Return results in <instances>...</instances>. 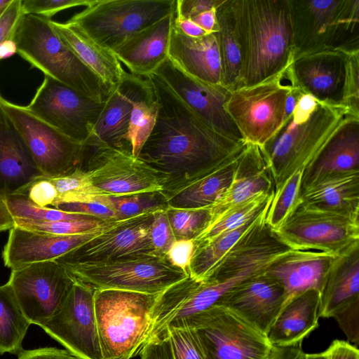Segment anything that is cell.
<instances>
[{"mask_svg": "<svg viewBox=\"0 0 359 359\" xmlns=\"http://www.w3.org/2000/svg\"><path fill=\"white\" fill-rule=\"evenodd\" d=\"M14 226L15 220L6 205L5 196L0 194V232Z\"/></svg>", "mask_w": 359, "mask_h": 359, "instance_id": "obj_58", "label": "cell"}, {"mask_svg": "<svg viewBox=\"0 0 359 359\" xmlns=\"http://www.w3.org/2000/svg\"><path fill=\"white\" fill-rule=\"evenodd\" d=\"M0 103L43 176L57 177L82 168L88 146L36 118L24 107L0 96Z\"/></svg>", "mask_w": 359, "mask_h": 359, "instance_id": "obj_12", "label": "cell"}, {"mask_svg": "<svg viewBox=\"0 0 359 359\" xmlns=\"http://www.w3.org/2000/svg\"><path fill=\"white\" fill-rule=\"evenodd\" d=\"M273 197V194H259L231 207L194 239L195 248L210 241L224 231L243 225L259 213Z\"/></svg>", "mask_w": 359, "mask_h": 359, "instance_id": "obj_38", "label": "cell"}, {"mask_svg": "<svg viewBox=\"0 0 359 359\" xmlns=\"http://www.w3.org/2000/svg\"><path fill=\"white\" fill-rule=\"evenodd\" d=\"M344 106L359 116V50L347 53V72Z\"/></svg>", "mask_w": 359, "mask_h": 359, "instance_id": "obj_46", "label": "cell"}, {"mask_svg": "<svg viewBox=\"0 0 359 359\" xmlns=\"http://www.w3.org/2000/svg\"><path fill=\"white\" fill-rule=\"evenodd\" d=\"M172 23L183 34L191 37H199L208 34L192 20L177 16L175 14V11L173 13Z\"/></svg>", "mask_w": 359, "mask_h": 359, "instance_id": "obj_56", "label": "cell"}, {"mask_svg": "<svg viewBox=\"0 0 359 359\" xmlns=\"http://www.w3.org/2000/svg\"><path fill=\"white\" fill-rule=\"evenodd\" d=\"M337 257L319 251L294 250L265 272L281 285L287 302L308 290L320 292Z\"/></svg>", "mask_w": 359, "mask_h": 359, "instance_id": "obj_24", "label": "cell"}, {"mask_svg": "<svg viewBox=\"0 0 359 359\" xmlns=\"http://www.w3.org/2000/svg\"><path fill=\"white\" fill-rule=\"evenodd\" d=\"M304 173L303 170L294 172L275 191L266 217L271 231L277 229L298 204Z\"/></svg>", "mask_w": 359, "mask_h": 359, "instance_id": "obj_40", "label": "cell"}, {"mask_svg": "<svg viewBox=\"0 0 359 359\" xmlns=\"http://www.w3.org/2000/svg\"><path fill=\"white\" fill-rule=\"evenodd\" d=\"M7 283L30 324L41 327L60 310L74 283L56 260L11 269Z\"/></svg>", "mask_w": 359, "mask_h": 359, "instance_id": "obj_15", "label": "cell"}, {"mask_svg": "<svg viewBox=\"0 0 359 359\" xmlns=\"http://www.w3.org/2000/svg\"><path fill=\"white\" fill-rule=\"evenodd\" d=\"M161 293L95 290L103 359H132L141 354L149 343L154 308Z\"/></svg>", "mask_w": 359, "mask_h": 359, "instance_id": "obj_6", "label": "cell"}, {"mask_svg": "<svg viewBox=\"0 0 359 359\" xmlns=\"http://www.w3.org/2000/svg\"><path fill=\"white\" fill-rule=\"evenodd\" d=\"M304 359H327V358L324 351L318 353H306Z\"/></svg>", "mask_w": 359, "mask_h": 359, "instance_id": "obj_60", "label": "cell"}, {"mask_svg": "<svg viewBox=\"0 0 359 359\" xmlns=\"http://www.w3.org/2000/svg\"><path fill=\"white\" fill-rule=\"evenodd\" d=\"M172 17L173 13L135 33L112 50L130 74L147 77L168 57Z\"/></svg>", "mask_w": 359, "mask_h": 359, "instance_id": "obj_27", "label": "cell"}, {"mask_svg": "<svg viewBox=\"0 0 359 359\" xmlns=\"http://www.w3.org/2000/svg\"><path fill=\"white\" fill-rule=\"evenodd\" d=\"M12 0H0V17L11 4Z\"/></svg>", "mask_w": 359, "mask_h": 359, "instance_id": "obj_61", "label": "cell"}, {"mask_svg": "<svg viewBox=\"0 0 359 359\" xmlns=\"http://www.w3.org/2000/svg\"><path fill=\"white\" fill-rule=\"evenodd\" d=\"M113 222L74 235H54L14 226L10 229L2 250L4 265L14 269L34 263L56 260L96 237Z\"/></svg>", "mask_w": 359, "mask_h": 359, "instance_id": "obj_20", "label": "cell"}, {"mask_svg": "<svg viewBox=\"0 0 359 359\" xmlns=\"http://www.w3.org/2000/svg\"><path fill=\"white\" fill-rule=\"evenodd\" d=\"M9 284L0 285V355H18L30 325Z\"/></svg>", "mask_w": 359, "mask_h": 359, "instance_id": "obj_36", "label": "cell"}, {"mask_svg": "<svg viewBox=\"0 0 359 359\" xmlns=\"http://www.w3.org/2000/svg\"><path fill=\"white\" fill-rule=\"evenodd\" d=\"M155 91V125L137 158L168 181L212 168L241 151L243 140L207 125L156 74L147 76Z\"/></svg>", "mask_w": 359, "mask_h": 359, "instance_id": "obj_1", "label": "cell"}, {"mask_svg": "<svg viewBox=\"0 0 359 359\" xmlns=\"http://www.w3.org/2000/svg\"><path fill=\"white\" fill-rule=\"evenodd\" d=\"M259 213L243 225L224 231L195 248L189 275L198 280L207 279L213 268L253 225Z\"/></svg>", "mask_w": 359, "mask_h": 359, "instance_id": "obj_37", "label": "cell"}, {"mask_svg": "<svg viewBox=\"0 0 359 359\" xmlns=\"http://www.w3.org/2000/svg\"><path fill=\"white\" fill-rule=\"evenodd\" d=\"M156 211L114 221L96 237L56 260L104 262L157 257L150 238V227Z\"/></svg>", "mask_w": 359, "mask_h": 359, "instance_id": "obj_17", "label": "cell"}, {"mask_svg": "<svg viewBox=\"0 0 359 359\" xmlns=\"http://www.w3.org/2000/svg\"><path fill=\"white\" fill-rule=\"evenodd\" d=\"M347 53L330 50L293 58L292 69L297 87L320 102L344 107Z\"/></svg>", "mask_w": 359, "mask_h": 359, "instance_id": "obj_19", "label": "cell"}, {"mask_svg": "<svg viewBox=\"0 0 359 359\" xmlns=\"http://www.w3.org/2000/svg\"><path fill=\"white\" fill-rule=\"evenodd\" d=\"M243 50L237 88L278 74L293 60L287 0H236Z\"/></svg>", "mask_w": 359, "mask_h": 359, "instance_id": "obj_2", "label": "cell"}, {"mask_svg": "<svg viewBox=\"0 0 359 359\" xmlns=\"http://www.w3.org/2000/svg\"><path fill=\"white\" fill-rule=\"evenodd\" d=\"M274 191L275 183L264 149L257 145L246 143L229 187L222 197L209 208L211 215L210 224L231 207L257 194H274Z\"/></svg>", "mask_w": 359, "mask_h": 359, "instance_id": "obj_23", "label": "cell"}, {"mask_svg": "<svg viewBox=\"0 0 359 359\" xmlns=\"http://www.w3.org/2000/svg\"><path fill=\"white\" fill-rule=\"evenodd\" d=\"M57 262L74 283L94 290H119L156 294L189 276L171 264L166 257H161L104 262Z\"/></svg>", "mask_w": 359, "mask_h": 359, "instance_id": "obj_8", "label": "cell"}, {"mask_svg": "<svg viewBox=\"0 0 359 359\" xmlns=\"http://www.w3.org/2000/svg\"><path fill=\"white\" fill-rule=\"evenodd\" d=\"M194 250L195 244L193 239L177 240L169 249L166 258L171 264L189 275Z\"/></svg>", "mask_w": 359, "mask_h": 359, "instance_id": "obj_49", "label": "cell"}, {"mask_svg": "<svg viewBox=\"0 0 359 359\" xmlns=\"http://www.w3.org/2000/svg\"><path fill=\"white\" fill-rule=\"evenodd\" d=\"M41 176L43 175L0 103V194L6 196L21 193Z\"/></svg>", "mask_w": 359, "mask_h": 359, "instance_id": "obj_28", "label": "cell"}, {"mask_svg": "<svg viewBox=\"0 0 359 359\" xmlns=\"http://www.w3.org/2000/svg\"><path fill=\"white\" fill-rule=\"evenodd\" d=\"M173 359H205L199 341L190 327L177 328L168 331Z\"/></svg>", "mask_w": 359, "mask_h": 359, "instance_id": "obj_43", "label": "cell"}, {"mask_svg": "<svg viewBox=\"0 0 359 359\" xmlns=\"http://www.w3.org/2000/svg\"><path fill=\"white\" fill-rule=\"evenodd\" d=\"M223 0H176L175 14L191 19L206 11L216 8Z\"/></svg>", "mask_w": 359, "mask_h": 359, "instance_id": "obj_51", "label": "cell"}, {"mask_svg": "<svg viewBox=\"0 0 359 359\" xmlns=\"http://www.w3.org/2000/svg\"><path fill=\"white\" fill-rule=\"evenodd\" d=\"M168 217L175 240L196 238L209 225L211 215L209 208H167Z\"/></svg>", "mask_w": 359, "mask_h": 359, "instance_id": "obj_41", "label": "cell"}, {"mask_svg": "<svg viewBox=\"0 0 359 359\" xmlns=\"http://www.w3.org/2000/svg\"><path fill=\"white\" fill-rule=\"evenodd\" d=\"M158 108L155 91L149 79L138 76L127 135L134 157H137L155 125Z\"/></svg>", "mask_w": 359, "mask_h": 359, "instance_id": "obj_35", "label": "cell"}, {"mask_svg": "<svg viewBox=\"0 0 359 359\" xmlns=\"http://www.w3.org/2000/svg\"><path fill=\"white\" fill-rule=\"evenodd\" d=\"M320 292L308 290L282 307L266 336L272 345L302 344L319 324Z\"/></svg>", "mask_w": 359, "mask_h": 359, "instance_id": "obj_31", "label": "cell"}, {"mask_svg": "<svg viewBox=\"0 0 359 359\" xmlns=\"http://www.w3.org/2000/svg\"><path fill=\"white\" fill-rule=\"evenodd\" d=\"M176 0H97L68 21L113 50L135 33L173 13Z\"/></svg>", "mask_w": 359, "mask_h": 359, "instance_id": "obj_9", "label": "cell"}, {"mask_svg": "<svg viewBox=\"0 0 359 359\" xmlns=\"http://www.w3.org/2000/svg\"><path fill=\"white\" fill-rule=\"evenodd\" d=\"M325 353L327 359H359L357 346L344 340H334Z\"/></svg>", "mask_w": 359, "mask_h": 359, "instance_id": "obj_54", "label": "cell"}, {"mask_svg": "<svg viewBox=\"0 0 359 359\" xmlns=\"http://www.w3.org/2000/svg\"><path fill=\"white\" fill-rule=\"evenodd\" d=\"M50 23L61 41L105 83L114 87L122 81L126 72L111 50L69 21L61 23L50 20Z\"/></svg>", "mask_w": 359, "mask_h": 359, "instance_id": "obj_32", "label": "cell"}, {"mask_svg": "<svg viewBox=\"0 0 359 359\" xmlns=\"http://www.w3.org/2000/svg\"><path fill=\"white\" fill-rule=\"evenodd\" d=\"M55 208L68 212L85 215L103 221L117 220L115 212L107 205L98 201L62 203Z\"/></svg>", "mask_w": 359, "mask_h": 359, "instance_id": "obj_48", "label": "cell"}, {"mask_svg": "<svg viewBox=\"0 0 359 359\" xmlns=\"http://www.w3.org/2000/svg\"><path fill=\"white\" fill-rule=\"evenodd\" d=\"M96 201L111 208L115 212L117 220L168 208L162 191L118 196H100Z\"/></svg>", "mask_w": 359, "mask_h": 359, "instance_id": "obj_39", "label": "cell"}, {"mask_svg": "<svg viewBox=\"0 0 359 359\" xmlns=\"http://www.w3.org/2000/svg\"><path fill=\"white\" fill-rule=\"evenodd\" d=\"M94 292L90 287L74 283L60 310L41 327L79 359H103Z\"/></svg>", "mask_w": 359, "mask_h": 359, "instance_id": "obj_16", "label": "cell"}, {"mask_svg": "<svg viewBox=\"0 0 359 359\" xmlns=\"http://www.w3.org/2000/svg\"><path fill=\"white\" fill-rule=\"evenodd\" d=\"M352 114L355 115L344 107L325 104L302 93L285 123L262 147L275 191L294 172H305L336 130Z\"/></svg>", "mask_w": 359, "mask_h": 359, "instance_id": "obj_3", "label": "cell"}, {"mask_svg": "<svg viewBox=\"0 0 359 359\" xmlns=\"http://www.w3.org/2000/svg\"><path fill=\"white\" fill-rule=\"evenodd\" d=\"M104 102L86 97L45 75L30 103V114L67 137L85 143L102 111Z\"/></svg>", "mask_w": 359, "mask_h": 359, "instance_id": "obj_14", "label": "cell"}, {"mask_svg": "<svg viewBox=\"0 0 359 359\" xmlns=\"http://www.w3.org/2000/svg\"><path fill=\"white\" fill-rule=\"evenodd\" d=\"M17 53V46L14 40L8 39L0 45V60L8 58Z\"/></svg>", "mask_w": 359, "mask_h": 359, "instance_id": "obj_59", "label": "cell"}, {"mask_svg": "<svg viewBox=\"0 0 359 359\" xmlns=\"http://www.w3.org/2000/svg\"><path fill=\"white\" fill-rule=\"evenodd\" d=\"M97 0H22L23 14L42 16L48 19L55 13L77 6L89 7Z\"/></svg>", "mask_w": 359, "mask_h": 359, "instance_id": "obj_45", "label": "cell"}, {"mask_svg": "<svg viewBox=\"0 0 359 359\" xmlns=\"http://www.w3.org/2000/svg\"><path fill=\"white\" fill-rule=\"evenodd\" d=\"M154 73L212 129L230 138L245 141L225 109L230 90L222 85L190 76L168 57Z\"/></svg>", "mask_w": 359, "mask_h": 359, "instance_id": "obj_18", "label": "cell"}, {"mask_svg": "<svg viewBox=\"0 0 359 359\" xmlns=\"http://www.w3.org/2000/svg\"><path fill=\"white\" fill-rule=\"evenodd\" d=\"M22 15V0H12L0 17V45L6 40H14L16 27Z\"/></svg>", "mask_w": 359, "mask_h": 359, "instance_id": "obj_50", "label": "cell"}, {"mask_svg": "<svg viewBox=\"0 0 359 359\" xmlns=\"http://www.w3.org/2000/svg\"><path fill=\"white\" fill-rule=\"evenodd\" d=\"M359 299V246L334 259L320 292V317L330 318Z\"/></svg>", "mask_w": 359, "mask_h": 359, "instance_id": "obj_33", "label": "cell"}, {"mask_svg": "<svg viewBox=\"0 0 359 359\" xmlns=\"http://www.w3.org/2000/svg\"><path fill=\"white\" fill-rule=\"evenodd\" d=\"M215 11L217 31L214 33L221 58V83L232 91L238 86L243 60L236 0H223Z\"/></svg>", "mask_w": 359, "mask_h": 359, "instance_id": "obj_34", "label": "cell"}, {"mask_svg": "<svg viewBox=\"0 0 359 359\" xmlns=\"http://www.w3.org/2000/svg\"><path fill=\"white\" fill-rule=\"evenodd\" d=\"M293 58L359 50V0H287Z\"/></svg>", "mask_w": 359, "mask_h": 359, "instance_id": "obj_7", "label": "cell"}, {"mask_svg": "<svg viewBox=\"0 0 359 359\" xmlns=\"http://www.w3.org/2000/svg\"><path fill=\"white\" fill-rule=\"evenodd\" d=\"M137 79V76L126 72L122 81L113 88L85 143L131 153L127 135Z\"/></svg>", "mask_w": 359, "mask_h": 359, "instance_id": "obj_26", "label": "cell"}, {"mask_svg": "<svg viewBox=\"0 0 359 359\" xmlns=\"http://www.w3.org/2000/svg\"><path fill=\"white\" fill-rule=\"evenodd\" d=\"M302 344L290 346L273 345L268 359H304Z\"/></svg>", "mask_w": 359, "mask_h": 359, "instance_id": "obj_55", "label": "cell"}, {"mask_svg": "<svg viewBox=\"0 0 359 359\" xmlns=\"http://www.w3.org/2000/svg\"><path fill=\"white\" fill-rule=\"evenodd\" d=\"M359 171V116L350 115L304 173L302 186L321 176Z\"/></svg>", "mask_w": 359, "mask_h": 359, "instance_id": "obj_30", "label": "cell"}, {"mask_svg": "<svg viewBox=\"0 0 359 359\" xmlns=\"http://www.w3.org/2000/svg\"><path fill=\"white\" fill-rule=\"evenodd\" d=\"M50 21L42 16L23 14L13 39L17 53L44 75L104 102L114 87L105 83L61 41Z\"/></svg>", "mask_w": 359, "mask_h": 359, "instance_id": "obj_4", "label": "cell"}, {"mask_svg": "<svg viewBox=\"0 0 359 359\" xmlns=\"http://www.w3.org/2000/svg\"><path fill=\"white\" fill-rule=\"evenodd\" d=\"M216 8L203 12L194 18L192 20L207 33L217 31Z\"/></svg>", "mask_w": 359, "mask_h": 359, "instance_id": "obj_57", "label": "cell"}, {"mask_svg": "<svg viewBox=\"0 0 359 359\" xmlns=\"http://www.w3.org/2000/svg\"><path fill=\"white\" fill-rule=\"evenodd\" d=\"M292 61L263 81L230 91L225 109L247 143L264 147L290 116L303 93L294 81Z\"/></svg>", "mask_w": 359, "mask_h": 359, "instance_id": "obj_5", "label": "cell"}, {"mask_svg": "<svg viewBox=\"0 0 359 359\" xmlns=\"http://www.w3.org/2000/svg\"><path fill=\"white\" fill-rule=\"evenodd\" d=\"M184 327L194 330L205 359H268L273 346L266 334L220 304L195 315Z\"/></svg>", "mask_w": 359, "mask_h": 359, "instance_id": "obj_10", "label": "cell"}, {"mask_svg": "<svg viewBox=\"0 0 359 359\" xmlns=\"http://www.w3.org/2000/svg\"><path fill=\"white\" fill-rule=\"evenodd\" d=\"M295 250H314L339 256L359 246V218L298 204L272 231Z\"/></svg>", "mask_w": 359, "mask_h": 359, "instance_id": "obj_11", "label": "cell"}, {"mask_svg": "<svg viewBox=\"0 0 359 359\" xmlns=\"http://www.w3.org/2000/svg\"><path fill=\"white\" fill-rule=\"evenodd\" d=\"M242 150L212 168L168 182L162 191L168 208L212 207L229 187Z\"/></svg>", "mask_w": 359, "mask_h": 359, "instance_id": "obj_22", "label": "cell"}, {"mask_svg": "<svg viewBox=\"0 0 359 359\" xmlns=\"http://www.w3.org/2000/svg\"><path fill=\"white\" fill-rule=\"evenodd\" d=\"M82 168L104 196L162 191L168 178L130 152L89 145Z\"/></svg>", "mask_w": 359, "mask_h": 359, "instance_id": "obj_13", "label": "cell"}, {"mask_svg": "<svg viewBox=\"0 0 359 359\" xmlns=\"http://www.w3.org/2000/svg\"><path fill=\"white\" fill-rule=\"evenodd\" d=\"M167 208L158 210L154 213L150 227V238L154 253L161 257H166L169 249L176 241L168 217Z\"/></svg>", "mask_w": 359, "mask_h": 359, "instance_id": "obj_44", "label": "cell"}, {"mask_svg": "<svg viewBox=\"0 0 359 359\" xmlns=\"http://www.w3.org/2000/svg\"><path fill=\"white\" fill-rule=\"evenodd\" d=\"M301 203L359 217V171L328 174L302 187Z\"/></svg>", "mask_w": 359, "mask_h": 359, "instance_id": "obj_29", "label": "cell"}, {"mask_svg": "<svg viewBox=\"0 0 359 359\" xmlns=\"http://www.w3.org/2000/svg\"><path fill=\"white\" fill-rule=\"evenodd\" d=\"M18 359H79L67 349L55 347H43L31 350H22Z\"/></svg>", "mask_w": 359, "mask_h": 359, "instance_id": "obj_52", "label": "cell"}, {"mask_svg": "<svg viewBox=\"0 0 359 359\" xmlns=\"http://www.w3.org/2000/svg\"><path fill=\"white\" fill-rule=\"evenodd\" d=\"M108 222L95 218L53 222L15 219V226L54 235H74L94 230Z\"/></svg>", "mask_w": 359, "mask_h": 359, "instance_id": "obj_42", "label": "cell"}, {"mask_svg": "<svg viewBox=\"0 0 359 359\" xmlns=\"http://www.w3.org/2000/svg\"><path fill=\"white\" fill-rule=\"evenodd\" d=\"M285 301L281 285L264 271L231 289L216 304L231 309L267 334Z\"/></svg>", "mask_w": 359, "mask_h": 359, "instance_id": "obj_21", "label": "cell"}, {"mask_svg": "<svg viewBox=\"0 0 359 359\" xmlns=\"http://www.w3.org/2000/svg\"><path fill=\"white\" fill-rule=\"evenodd\" d=\"M168 58L190 76L222 85L221 58L215 33L191 37L172 23Z\"/></svg>", "mask_w": 359, "mask_h": 359, "instance_id": "obj_25", "label": "cell"}, {"mask_svg": "<svg viewBox=\"0 0 359 359\" xmlns=\"http://www.w3.org/2000/svg\"><path fill=\"white\" fill-rule=\"evenodd\" d=\"M140 356L141 359H173L169 339L150 341Z\"/></svg>", "mask_w": 359, "mask_h": 359, "instance_id": "obj_53", "label": "cell"}, {"mask_svg": "<svg viewBox=\"0 0 359 359\" xmlns=\"http://www.w3.org/2000/svg\"><path fill=\"white\" fill-rule=\"evenodd\" d=\"M349 341L356 346L359 342V299L342 309L332 317Z\"/></svg>", "mask_w": 359, "mask_h": 359, "instance_id": "obj_47", "label": "cell"}]
</instances>
